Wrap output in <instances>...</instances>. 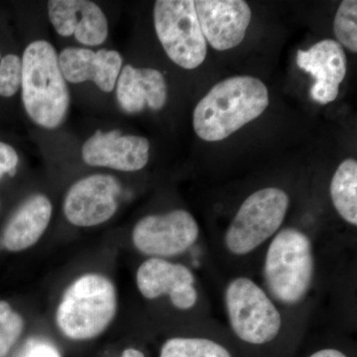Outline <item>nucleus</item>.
Wrapping results in <instances>:
<instances>
[{
	"instance_id": "1",
	"label": "nucleus",
	"mask_w": 357,
	"mask_h": 357,
	"mask_svg": "<svg viewBox=\"0 0 357 357\" xmlns=\"http://www.w3.org/2000/svg\"><path fill=\"white\" fill-rule=\"evenodd\" d=\"M268 105V89L260 79L248 76L229 77L213 86L195 107V132L208 142L227 139L259 117Z\"/></svg>"
},
{
	"instance_id": "2",
	"label": "nucleus",
	"mask_w": 357,
	"mask_h": 357,
	"mask_svg": "<svg viewBox=\"0 0 357 357\" xmlns=\"http://www.w3.org/2000/svg\"><path fill=\"white\" fill-rule=\"evenodd\" d=\"M22 100L37 126L57 128L67 117L70 93L55 48L49 42H32L22 57Z\"/></svg>"
},
{
	"instance_id": "3",
	"label": "nucleus",
	"mask_w": 357,
	"mask_h": 357,
	"mask_svg": "<svg viewBox=\"0 0 357 357\" xmlns=\"http://www.w3.org/2000/svg\"><path fill=\"white\" fill-rule=\"evenodd\" d=\"M116 311L114 284L102 274H84L65 291L56 311V324L66 337L83 342L102 335Z\"/></svg>"
},
{
	"instance_id": "4",
	"label": "nucleus",
	"mask_w": 357,
	"mask_h": 357,
	"mask_svg": "<svg viewBox=\"0 0 357 357\" xmlns=\"http://www.w3.org/2000/svg\"><path fill=\"white\" fill-rule=\"evenodd\" d=\"M314 273V252L307 234L293 227L279 231L265 256L264 278L271 295L282 304H298L309 292Z\"/></svg>"
},
{
	"instance_id": "5",
	"label": "nucleus",
	"mask_w": 357,
	"mask_h": 357,
	"mask_svg": "<svg viewBox=\"0 0 357 357\" xmlns=\"http://www.w3.org/2000/svg\"><path fill=\"white\" fill-rule=\"evenodd\" d=\"M290 206L287 192L264 188L253 192L241 204L225 232V244L231 255L243 256L277 234Z\"/></svg>"
},
{
	"instance_id": "6",
	"label": "nucleus",
	"mask_w": 357,
	"mask_h": 357,
	"mask_svg": "<svg viewBox=\"0 0 357 357\" xmlns=\"http://www.w3.org/2000/svg\"><path fill=\"white\" fill-rule=\"evenodd\" d=\"M225 301L230 326L234 335L246 344H269L280 333V312L251 279L238 277L230 281L225 289Z\"/></svg>"
},
{
	"instance_id": "7",
	"label": "nucleus",
	"mask_w": 357,
	"mask_h": 357,
	"mask_svg": "<svg viewBox=\"0 0 357 357\" xmlns=\"http://www.w3.org/2000/svg\"><path fill=\"white\" fill-rule=\"evenodd\" d=\"M157 36L176 65L192 70L203 64L208 53L192 0H158L154 6Z\"/></svg>"
},
{
	"instance_id": "8",
	"label": "nucleus",
	"mask_w": 357,
	"mask_h": 357,
	"mask_svg": "<svg viewBox=\"0 0 357 357\" xmlns=\"http://www.w3.org/2000/svg\"><path fill=\"white\" fill-rule=\"evenodd\" d=\"M199 234L198 222L189 211L174 210L141 218L134 227L132 243L142 255L165 259L183 255Z\"/></svg>"
},
{
	"instance_id": "9",
	"label": "nucleus",
	"mask_w": 357,
	"mask_h": 357,
	"mask_svg": "<svg viewBox=\"0 0 357 357\" xmlns=\"http://www.w3.org/2000/svg\"><path fill=\"white\" fill-rule=\"evenodd\" d=\"M121 191V184L112 175L96 174L82 178L66 195V218L76 227L102 225L116 213Z\"/></svg>"
},
{
	"instance_id": "10",
	"label": "nucleus",
	"mask_w": 357,
	"mask_h": 357,
	"mask_svg": "<svg viewBox=\"0 0 357 357\" xmlns=\"http://www.w3.org/2000/svg\"><path fill=\"white\" fill-rule=\"evenodd\" d=\"M191 270L180 263L149 258L138 268L136 285L143 297L154 300L168 295L176 309L188 311L196 306L198 291Z\"/></svg>"
},
{
	"instance_id": "11",
	"label": "nucleus",
	"mask_w": 357,
	"mask_h": 357,
	"mask_svg": "<svg viewBox=\"0 0 357 357\" xmlns=\"http://www.w3.org/2000/svg\"><path fill=\"white\" fill-rule=\"evenodd\" d=\"M206 43L218 51H227L243 41L251 21V9L243 0L194 1Z\"/></svg>"
},
{
	"instance_id": "12",
	"label": "nucleus",
	"mask_w": 357,
	"mask_h": 357,
	"mask_svg": "<svg viewBox=\"0 0 357 357\" xmlns=\"http://www.w3.org/2000/svg\"><path fill=\"white\" fill-rule=\"evenodd\" d=\"M149 141L144 137L122 135L119 130H96L84 142L82 156L89 166L107 167L123 172L144 168L149 160Z\"/></svg>"
},
{
	"instance_id": "13",
	"label": "nucleus",
	"mask_w": 357,
	"mask_h": 357,
	"mask_svg": "<svg viewBox=\"0 0 357 357\" xmlns=\"http://www.w3.org/2000/svg\"><path fill=\"white\" fill-rule=\"evenodd\" d=\"M297 64L314 79L310 93L312 100L328 105L337 98L347 68L344 48L337 41L326 39L309 50L298 51Z\"/></svg>"
},
{
	"instance_id": "14",
	"label": "nucleus",
	"mask_w": 357,
	"mask_h": 357,
	"mask_svg": "<svg viewBox=\"0 0 357 357\" xmlns=\"http://www.w3.org/2000/svg\"><path fill=\"white\" fill-rule=\"evenodd\" d=\"M49 18L60 36L74 35L81 44L98 46L109 35V23L100 7L88 0H51Z\"/></svg>"
},
{
	"instance_id": "15",
	"label": "nucleus",
	"mask_w": 357,
	"mask_h": 357,
	"mask_svg": "<svg viewBox=\"0 0 357 357\" xmlns=\"http://www.w3.org/2000/svg\"><path fill=\"white\" fill-rule=\"evenodd\" d=\"M59 65L65 79L73 84L93 82L102 91L110 93L121 72L122 57L117 51H93L67 48L59 55Z\"/></svg>"
},
{
	"instance_id": "16",
	"label": "nucleus",
	"mask_w": 357,
	"mask_h": 357,
	"mask_svg": "<svg viewBox=\"0 0 357 357\" xmlns=\"http://www.w3.org/2000/svg\"><path fill=\"white\" fill-rule=\"evenodd\" d=\"M117 102L128 114L160 110L167 102L165 77L158 70L126 65L117 79Z\"/></svg>"
},
{
	"instance_id": "17",
	"label": "nucleus",
	"mask_w": 357,
	"mask_h": 357,
	"mask_svg": "<svg viewBox=\"0 0 357 357\" xmlns=\"http://www.w3.org/2000/svg\"><path fill=\"white\" fill-rule=\"evenodd\" d=\"M52 204L45 195H33L21 204L7 222L2 244L9 251L18 252L35 245L51 222Z\"/></svg>"
},
{
	"instance_id": "18",
	"label": "nucleus",
	"mask_w": 357,
	"mask_h": 357,
	"mask_svg": "<svg viewBox=\"0 0 357 357\" xmlns=\"http://www.w3.org/2000/svg\"><path fill=\"white\" fill-rule=\"evenodd\" d=\"M333 206L345 222L357 225V163L347 159L338 166L330 187Z\"/></svg>"
},
{
	"instance_id": "19",
	"label": "nucleus",
	"mask_w": 357,
	"mask_h": 357,
	"mask_svg": "<svg viewBox=\"0 0 357 357\" xmlns=\"http://www.w3.org/2000/svg\"><path fill=\"white\" fill-rule=\"evenodd\" d=\"M159 357H232L229 349L204 337H173L162 345Z\"/></svg>"
},
{
	"instance_id": "20",
	"label": "nucleus",
	"mask_w": 357,
	"mask_h": 357,
	"mask_svg": "<svg viewBox=\"0 0 357 357\" xmlns=\"http://www.w3.org/2000/svg\"><path fill=\"white\" fill-rule=\"evenodd\" d=\"M333 31L338 43L357 52V1L344 0L335 14Z\"/></svg>"
},
{
	"instance_id": "21",
	"label": "nucleus",
	"mask_w": 357,
	"mask_h": 357,
	"mask_svg": "<svg viewBox=\"0 0 357 357\" xmlns=\"http://www.w3.org/2000/svg\"><path fill=\"white\" fill-rule=\"evenodd\" d=\"M24 330V319L10 304L0 300V357H6Z\"/></svg>"
},
{
	"instance_id": "22",
	"label": "nucleus",
	"mask_w": 357,
	"mask_h": 357,
	"mask_svg": "<svg viewBox=\"0 0 357 357\" xmlns=\"http://www.w3.org/2000/svg\"><path fill=\"white\" fill-rule=\"evenodd\" d=\"M22 84V59L9 54L0 61V96L10 98Z\"/></svg>"
},
{
	"instance_id": "23",
	"label": "nucleus",
	"mask_w": 357,
	"mask_h": 357,
	"mask_svg": "<svg viewBox=\"0 0 357 357\" xmlns=\"http://www.w3.org/2000/svg\"><path fill=\"white\" fill-rule=\"evenodd\" d=\"M16 357H62L57 347L41 338H30Z\"/></svg>"
},
{
	"instance_id": "24",
	"label": "nucleus",
	"mask_w": 357,
	"mask_h": 357,
	"mask_svg": "<svg viewBox=\"0 0 357 357\" xmlns=\"http://www.w3.org/2000/svg\"><path fill=\"white\" fill-rule=\"evenodd\" d=\"M20 158L13 146L0 141V177L4 174L13 176Z\"/></svg>"
},
{
	"instance_id": "25",
	"label": "nucleus",
	"mask_w": 357,
	"mask_h": 357,
	"mask_svg": "<svg viewBox=\"0 0 357 357\" xmlns=\"http://www.w3.org/2000/svg\"><path fill=\"white\" fill-rule=\"evenodd\" d=\"M309 357H349L344 352L335 349H323L314 352Z\"/></svg>"
},
{
	"instance_id": "26",
	"label": "nucleus",
	"mask_w": 357,
	"mask_h": 357,
	"mask_svg": "<svg viewBox=\"0 0 357 357\" xmlns=\"http://www.w3.org/2000/svg\"><path fill=\"white\" fill-rule=\"evenodd\" d=\"M121 357H146L143 351L140 349H134V347H128V349H124L121 354Z\"/></svg>"
},
{
	"instance_id": "27",
	"label": "nucleus",
	"mask_w": 357,
	"mask_h": 357,
	"mask_svg": "<svg viewBox=\"0 0 357 357\" xmlns=\"http://www.w3.org/2000/svg\"><path fill=\"white\" fill-rule=\"evenodd\" d=\"M0 61H1V56H0Z\"/></svg>"
}]
</instances>
